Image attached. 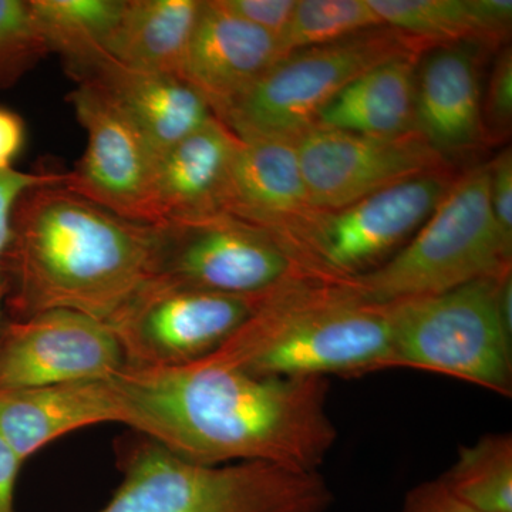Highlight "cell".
Instances as JSON below:
<instances>
[{
  "label": "cell",
  "mask_w": 512,
  "mask_h": 512,
  "mask_svg": "<svg viewBox=\"0 0 512 512\" xmlns=\"http://www.w3.org/2000/svg\"><path fill=\"white\" fill-rule=\"evenodd\" d=\"M120 423L201 464L319 471L338 443L326 377H266L215 363L124 366L110 377Z\"/></svg>",
  "instance_id": "6da1fadb"
},
{
  "label": "cell",
  "mask_w": 512,
  "mask_h": 512,
  "mask_svg": "<svg viewBox=\"0 0 512 512\" xmlns=\"http://www.w3.org/2000/svg\"><path fill=\"white\" fill-rule=\"evenodd\" d=\"M156 225L126 220L62 184L13 210L0 275L9 320L66 309L107 322L151 276Z\"/></svg>",
  "instance_id": "7a4b0ae2"
},
{
  "label": "cell",
  "mask_w": 512,
  "mask_h": 512,
  "mask_svg": "<svg viewBox=\"0 0 512 512\" xmlns=\"http://www.w3.org/2000/svg\"><path fill=\"white\" fill-rule=\"evenodd\" d=\"M392 357L384 303L301 275L259 298L244 325L204 360L256 376L328 379L392 370Z\"/></svg>",
  "instance_id": "3957f363"
},
{
  "label": "cell",
  "mask_w": 512,
  "mask_h": 512,
  "mask_svg": "<svg viewBox=\"0 0 512 512\" xmlns=\"http://www.w3.org/2000/svg\"><path fill=\"white\" fill-rule=\"evenodd\" d=\"M120 461L123 481L101 512H328L335 503L319 471L201 466L140 434Z\"/></svg>",
  "instance_id": "277c9868"
},
{
  "label": "cell",
  "mask_w": 512,
  "mask_h": 512,
  "mask_svg": "<svg viewBox=\"0 0 512 512\" xmlns=\"http://www.w3.org/2000/svg\"><path fill=\"white\" fill-rule=\"evenodd\" d=\"M490 204V164L456 178L412 239L386 264L342 284L367 302L437 295L511 271Z\"/></svg>",
  "instance_id": "5b68a950"
},
{
  "label": "cell",
  "mask_w": 512,
  "mask_h": 512,
  "mask_svg": "<svg viewBox=\"0 0 512 512\" xmlns=\"http://www.w3.org/2000/svg\"><path fill=\"white\" fill-rule=\"evenodd\" d=\"M510 274L384 303L392 369L439 373L511 397L512 326L500 306L501 282Z\"/></svg>",
  "instance_id": "8992f818"
},
{
  "label": "cell",
  "mask_w": 512,
  "mask_h": 512,
  "mask_svg": "<svg viewBox=\"0 0 512 512\" xmlns=\"http://www.w3.org/2000/svg\"><path fill=\"white\" fill-rule=\"evenodd\" d=\"M427 50L387 26L338 42L296 50L278 60L218 117L238 138L295 140L353 80L379 64Z\"/></svg>",
  "instance_id": "52a82bcc"
},
{
  "label": "cell",
  "mask_w": 512,
  "mask_h": 512,
  "mask_svg": "<svg viewBox=\"0 0 512 512\" xmlns=\"http://www.w3.org/2000/svg\"><path fill=\"white\" fill-rule=\"evenodd\" d=\"M451 167L420 175L348 207L316 211L288 242L302 271L343 281L375 271L419 231L456 181Z\"/></svg>",
  "instance_id": "ba28073f"
},
{
  "label": "cell",
  "mask_w": 512,
  "mask_h": 512,
  "mask_svg": "<svg viewBox=\"0 0 512 512\" xmlns=\"http://www.w3.org/2000/svg\"><path fill=\"white\" fill-rule=\"evenodd\" d=\"M301 275L306 274L281 239L232 215L156 225L154 278L259 299Z\"/></svg>",
  "instance_id": "9c48e42d"
},
{
  "label": "cell",
  "mask_w": 512,
  "mask_h": 512,
  "mask_svg": "<svg viewBox=\"0 0 512 512\" xmlns=\"http://www.w3.org/2000/svg\"><path fill=\"white\" fill-rule=\"evenodd\" d=\"M256 301L150 276L106 323L127 365L187 366L220 350L244 325Z\"/></svg>",
  "instance_id": "30bf717a"
},
{
  "label": "cell",
  "mask_w": 512,
  "mask_h": 512,
  "mask_svg": "<svg viewBox=\"0 0 512 512\" xmlns=\"http://www.w3.org/2000/svg\"><path fill=\"white\" fill-rule=\"evenodd\" d=\"M293 143L316 211L339 210L420 175L451 167L417 130L373 137L313 126Z\"/></svg>",
  "instance_id": "8fae6325"
},
{
  "label": "cell",
  "mask_w": 512,
  "mask_h": 512,
  "mask_svg": "<svg viewBox=\"0 0 512 512\" xmlns=\"http://www.w3.org/2000/svg\"><path fill=\"white\" fill-rule=\"evenodd\" d=\"M70 100L86 130L87 146L63 187L126 220L160 225L158 157L146 138L89 84H79Z\"/></svg>",
  "instance_id": "7c38bea8"
},
{
  "label": "cell",
  "mask_w": 512,
  "mask_h": 512,
  "mask_svg": "<svg viewBox=\"0 0 512 512\" xmlns=\"http://www.w3.org/2000/svg\"><path fill=\"white\" fill-rule=\"evenodd\" d=\"M126 365L110 326L84 313L55 309L0 328V392L110 379Z\"/></svg>",
  "instance_id": "4fadbf2b"
},
{
  "label": "cell",
  "mask_w": 512,
  "mask_h": 512,
  "mask_svg": "<svg viewBox=\"0 0 512 512\" xmlns=\"http://www.w3.org/2000/svg\"><path fill=\"white\" fill-rule=\"evenodd\" d=\"M315 212L293 141L238 138L222 198V214L266 229L286 245Z\"/></svg>",
  "instance_id": "5bb4252c"
},
{
  "label": "cell",
  "mask_w": 512,
  "mask_h": 512,
  "mask_svg": "<svg viewBox=\"0 0 512 512\" xmlns=\"http://www.w3.org/2000/svg\"><path fill=\"white\" fill-rule=\"evenodd\" d=\"M483 52L473 43L434 46L417 62L414 128L448 163L485 144Z\"/></svg>",
  "instance_id": "9a60e30c"
},
{
  "label": "cell",
  "mask_w": 512,
  "mask_h": 512,
  "mask_svg": "<svg viewBox=\"0 0 512 512\" xmlns=\"http://www.w3.org/2000/svg\"><path fill=\"white\" fill-rule=\"evenodd\" d=\"M281 57L271 33L231 15L218 0L202 2L183 80L204 97L218 119Z\"/></svg>",
  "instance_id": "2e32d148"
},
{
  "label": "cell",
  "mask_w": 512,
  "mask_h": 512,
  "mask_svg": "<svg viewBox=\"0 0 512 512\" xmlns=\"http://www.w3.org/2000/svg\"><path fill=\"white\" fill-rule=\"evenodd\" d=\"M73 77L103 93L158 158L215 117L204 97L180 77L131 69L107 55Z\"/></svg>",
  "instance_id": "e0dca14e"
},
{
  "label": "cell",
  "mask_w": 512,
  "mask_h": 512,
  "mask_svg": "<svg viewBox=\"0 0 512 512\" xmlns=\"http://www.w3.org/2000/svg\"><path fill=\"white\" fill-rule=\"evenodd\" d=\"M119 421L110 379L0 392V434L23 461L72 431Z\"/></svg>",
  "instance_id": "ac0fdd59"
},
{
  "label": "cell",
  "mask_w": 512,
  "mask_h": 512,
  "mask_svg": "<svg viewBox=\"0 0 512 512\" xmlns=\"http://www.w3.org/2000/svg\"><path fill=\"white\" fill-rule=\"evenodd\" d=\"M238 137L217 117L158 158L156 190L161 224L221 214Z\"/></svg>",
  "instance_id": "d6986e66"
},
{
  "label": "cell",
  "mask_w": 512,
  "mask_h": 512,
  "mask_svg": "<svg viewBox=\"0 0 512 512\" xmlns=\"http://www.w3.org/2000/svg\"><path fill=\"white\" fill-rule=\"evenodd\" d=\"M384 26L434 46L498 49L511 32V0H369Z\"/></svg>",
  "instance_id": "ffe728a7"
},
{
  "label": "cell",
  "mask_w": 512,
  "mask_h": 512,
  "mask_svg": "<svg viewBox=\"0 0 512 512\" xmlns=\"http://www.w3.org/2000/svg\"><path fill=\"white\" fill-rule=\"evenodd\" d=\"M420 56L396 57L357 77L320 113L315 126L373 137L416 130L414 93Z\"/></svg>",
  "instance_id": "44dd1931"
},
{
  "label": "cell",
  "mask_w": 512,
  "mask_h": 512,
  "mask_svg": "<svg viewBox=\"0 0 512 512\" xmlns=\"http://www.w3.org/2000/svg\"><path fill=\"white\" fill-rule=\"evenodd\" d=\"M201 5L200 0H126L107 56L131 69L183 79Z\"/></svg>",
  "instance_id": "7402d4cb"
},
{
  "label": "cell",
  "mask_w": 512,
  "mask_h": 512,
  "mask_svg": "<svg viewBox=\"0 0 512 512\" xmlns=\"http://www.w3.org/2000/svg\"><path fill=\"white\" fill-rule=\"evenodd\" d=\"M50 52L63 57L72 76L106 56L126 0H30Z\"/></svg>",
  "instance_id": "603a6c76"
},
{
  "label": "cell",
  "mask_w": 512,
  "mask_h": 512,
  "mask_svg": "<svg viewBox=\"0 0 512 512\" xmlns=\"http://www.w3.org/2000/svg\"><path fill=\"white\" fill-rule=\"evenodd\" d=\"M444 487L480 512H512V436L488 433L461 446L453 466L439 477Z\"/></svg>",
  "instance_id": "cb8c5ba5"
},
{
  "label": "cell",
  "mask_w": 512,
  "mask_h": 512,
  "mask_svg": "<svg viewBox=\"0 0 512 512\" xmlns=\"http://www.w3.org/2000/svg\"><path fill=\"white\" fill-rule=\"evenodd\" d=\"M384 26L369 0H296L279 37L282 57L306 47L328 45Z\"/></svg>",
  "instance_id": "d4e9b609"
},
{
  "label": "cell",
  "mask_w": 512,
  "mask_h": 512,
  "mask_svg": "<svg viewBox=\"0 0 512 512\" xmlns=\"http://www.w3.org/2000/svg\"><path fill=\"white\" fill-rule=\"evenodd\" d=\"M49 52L29 2L0 0V90L19 83Z\"/></svg>",
  "instance_id": "484cf974"
},
{
  "label": "cell",
  "mask_w": 512,
  "mask_h": 512,
  "mask_svg": "<svg viewBox=\"0 0 512 512\" xmlns=\"http://www.w3.org/2000/svg\"><path fill=\"white\" fill-rule=\"evenodd\" d=\"M512 123V53L504 47L495 60L483 100L485 143H497L510 134Z\"/></svg>",
  "instance_id": "4316f807"
},
{
  "label": "cell",
  "mask_w": 512,
  "mask_h": 512,
  "mask_svg": "<svg viewBox=\"0 0 512 512\" xmlns=\"http://www.w3.org/2000/svg\"><path fill=\"white\" fill-rule=\"evenodd\" d=\"M64 180H66V174L23 173L13 168L0 170V262L8 245L10 221L19 198L30 188L63 184Z\"/></svg>",
  "instance_id": "83f0119b"
},
{
  "label": "cell",
  "mask_w": 512,
  "mask_h": 512,
  "mask_svg": "<svg viewBox=\"0 0 512 512\" xmlns=\"http://www.w3.org/2000/svg\"><path fill=\"white\" fill-rule=\"evenodd\" d=\"M222 8L256 28L281 37L295 9L296 0H218Z\"/></svg>",
  "instance_id": "f1b7e54d"
},
{
  "label": "cell",
  "mask_w": 512,
  "mask_h": 512,
  "mask_svg": "<svg viewBox=\"0 0 512 512\" xmlns=\"http://www.w3.org/2000/svg\"><path fill=\"white\" fill-rule=\"evenodd\" d=\"M490 204L501 241L512 251V156L507 148L490 164Z\"/></svg>",
  "instance_id": "f546056e"
},
{
  "label": "cell",
  "mask_w": 512,
  "mask_h": 512,
  "mask_svg": "<svg viewBox=\"0 0 512 512\" xmlns=\"http://www.w3.org/2000/svg\"><path fill=\"white\" fill-rule=\"evenodd\" d=\"M400 512H480L468 507L444 487L440 478L424 481L407 491Z\"/></svg>",
  "instance_id": "4dcf8cb0"
},
{
  "label": "cell",
  "mask_w": 512,
  "mask_h": 512,
  "mask_svg": "<svg viewBox=\"0 0 512 512\" xmlns=\"http://www.w3.org/2000/svg\"><path fill=\"white\" fill-rule=\"evenodd\" d=\"M25 123L15 111L0 107V170H10L25 144Z\"/></svg>",
  "instance_id": "1f68e13d"
},
{
  "label": "cell",
  "mask_w": 512,
  "mask_h": 512,
  "mask_svg": "<svg viewBox=\"0 0 512 512\" xmlns=\"http://www.w3.org/2000/svg\"><path fill=\"white\" fill-rule=\"evenodd\" d=\"M22 464V458L0 434V512H16V481Z\"/></svg>",
  "instance_id": "d6a6232c"
},
{
  "label": "cell",
  "mask_w": 512,
  "mask_h": 512,
  "mask_svg": "<svg viewBox=\"0 0 512 512\" xmlns=\"http://www.w3.org/2000/svg\"><path fill=\"white\" fill-rule=\"evenodd\" d=\"M6 293H8V284H6L3 275H0V328H2L3 323V312H5Z\"/></svg>",
  "instance_id": "836d02e7"
}]
</instances>
